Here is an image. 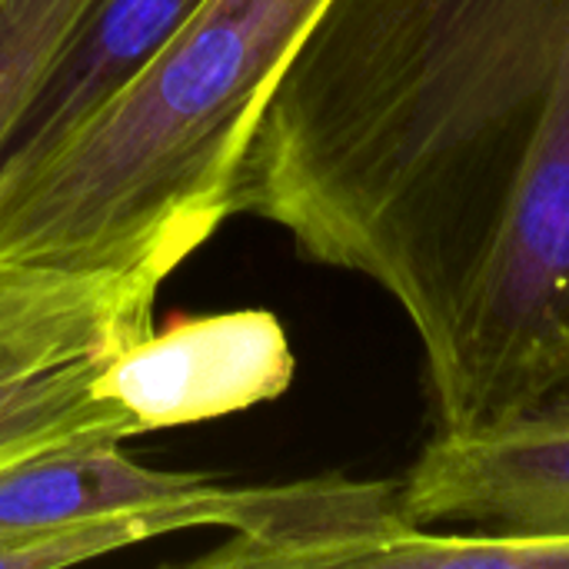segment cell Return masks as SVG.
Listing matches in <instances>:
<instances>
[{"mask_svg":"<svg viewBox=\"0 0 569 569\" xmlns=\"http://www.w3.org/2000/svg\"><path fill=\"white\" fill-rule=\"evenodd\" d=\"M417 523L403 510L400 480L323 473L293 483L233 487L230 537L193 560L210 569L390 567Z\"/></svg>","mask_w":569,"mask_h":569,"instance_id":"obj_6","label":"cell"},{"mask_svg":"<svg viewBox=\"0 0 569 569\" xmlns=\"http://www.w3.org/2000/svg\"><path fill=\"white\" fill-rule=\"evenodd\" d=\"M293 373L280 317L230 310L153 327L107 363L97 397L120 407L143 437L270 403L290 390Z\"/></svg>","mask_w":569,"mask_h":569,"instance_id":"obj_5","label":"cell"},{"mask_svg":"<svg viewBox=\"0 0 569 569\" xmlns=\"http://www.w3.org/2000/svg\"><path fill=\"white\" fill-rule=\"evenodd\" d=\"M200 3L203 0H93L43 87L10 130L0 167L27 163L90 120Z\"/></svg>","mask_w":569,"mask_h":569,"instance_id":"obj_7","label":"cell"},{"mask_svg":"<svg viewBox=\"0 0 569 569\" xmlns=\"http://www.w3.org/2000/svg\"><path fill=\"white\" fill-rule=\"evenodd\" d=\"M157 270L0 260V470L87 437H137L97 397L107 363L153 330Z\"/></svg>","mask_w":569,"mask_h":569,"instance_id":"obj_3","label":"cell"},{"mask_svg":"<svg viewBox=\"0 0 569 569\" xmlns=\"http://www.w3.org/2000/svg\"><path fill=\"white\" fill-rule=\"evenodd\" d=\"M93 0H0V150Z\"/></svg>","mask_w":569,"mask_h":569,"instance_id":"obj_10","label":"cell"},{"mask_svg":"<svg viewBox=\"0 0 569 569\" xmlns=\"http://www.w3.org/2000/svg\"><path fill=\"white\" fill-rule=\"evenodd\" d=\"M233 213L403 310L433 430L517 410L569 370V0H327Z\"/></svg>","mask_w":569,"mask_h":569,"instance_id":"obj_1","label":"cell"},{"mask_svg":"<svg viewBox=\"0 0 569 569\" xmlns=\"http://www.w3.org/2000/svg\"><path fill=\"white\" fill-rule=\"evenodd\" d=\"M210 483L207 473L150 470L127 457L117 437L60 443L0 470V540L87 517L163 507Z\"/></svg>","mask_w":569,"mask_h":569,"instance_id":"obj_8","label":"cell"},{"mask_svg":"<svg viewBox=\"0 0 569 569\" xmlns=\"http://www.w3.org/2000/svg\"><path fill=\"white\" fill-rule=\"evenodd\" d=\"M400 497L430 530L569 537V370L497 420L433 430Z\"/></svg>","mask_w":569,"mask_h":569,"instance_id":"obj_4","label":"cell"},{"mask_svg":"<svg viewBox=\"0 0 569 569\" xmlns=\"http://www.w3.org/2000/svg\"><path fill=\"white\" fill-rule=\"evenodd\" d=\"M327 0H203L90 120L0 167V260L170 277L230 217L253 120Z\"/></svg>","mask_w":569,"mask_h":569,"instance_id":"obj_2","label":"cell"},{"mask_svg":"<svg viewBox=\"0 0 569 569\" xmlns=\"http://www.w3.org/2000/svg\"><path fill=\"white\" fill-rule=\"evenodd\" d=\"M227 510H230V487L213 480L207 490L163 503V507L120 510V513L87 517V520H73L63 527L37 530V533L3 537L0 569L70 567V563H83L113 550L147 543L153 537H167V533H180L193 527H227Z\"/></svg>","mask_w":569,"mask_h":569,"instance_id":"obj_9","label":"cell"}]
</instances>
